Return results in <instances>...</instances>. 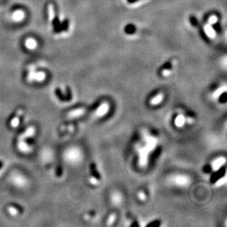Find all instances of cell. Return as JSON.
<instances>
[{"label": "cell", "mask_w": 227, "mask_h": 227, "mask_svg": "<svg viewBox=\"0 0 227 227\" xmlns=\"http://www.w3.org/2000/svg\"><path fill=\"white\" fill-rule=\"evenodd\" d=\"M169 183L176 187L185 188L191 185V177L186 174H174L169 177Z\"/></svg>", "instance_id": "cell-1"}, {"label": "cell", "mask_w": 227, "mask_h": 227, "mask_svg": "<svg viewBox=\"0 0 227 227\" xmlns=\"http://www.w3.org/2000/svg\"><path fill=\"white\" fill-rule=\"evenodd\" d=\"M66 158L71 163L77 164L82 161L83 158V154L80 149L73 147L67 151L66 153Z\"/></svg>", "instance_id": "cell-2"}, {"label": "cell", "mask_w": 227, "mask_h": 227, "mask_svg": "<svg viewBox=\"0 0 227 227\" xmlns=\"http://www.w3.org/2000/svg\"><path fill=\"white\" fill-rule=\"evenodd\" d=\"M48 12H49V19H50L51 26H52L53 27V31L56 32V33H59V32L62 31L63 30H62V27L60 25L57 18L56 17L55 9H54L52 4H49V5Z\"/></svg>", "instance_id": "cell-3"}, {"label": "cell", "mask_w": 227, "mask_h": 227, "mask_svg": "<svg viewBox=\"0 0 227 227\" xmlns=\"http://www.w3.org/2000/svg\"><path fill=\"white\" fill-rule=\"evenodd\" d=\"M110 110V105L107 102L101 103L95 112V116L97 118H102L107 115Z\"/></svg>", "instance_id": "cell-4"}, {"label": "cell", "mask_w": 227, "mask_h": 227, "mask_svg": "<svg viewBox=\"0 0 227 227\" xmlns=\"http://www.w3.org/2000/svg\"><path fill=\"white\" fill-rule=\"evenodd\" d=\"M123 200H124V198H123L122 194L118 191H114L111 195H110V202L114 206L118 207L120 206L121 204H122Z\"/></svg>", "instance_id": "cell-5"}, {"label": "cell", "mask_w": 227, "mask_h": 227, "mask_svg": "<svg viewBox=\"0 0 227 227\" xmlns=\"http://www.w3.org/2000/svg\"><path fill=\"white\" fill-rule=\"evenodd\" d=\"M225 163H226V158L225 157H218V158L214 159L213 163H212V168L214 170H218L225 165Z\"/></svg>", "instance_id": "cell-6"}, {"label": "cell", "mask_w": 227, "mask_h": 227, "mask_svg": "<svg viewBox=\"0 0 227 227\" xmlns=\"http://www.w3.org/2000/svg\"><path fill=\"white\" fill-rule=\"evenodd\" d=\"M164 99V95L163 94H158L156 96L152 97L150 100V105L152 106L159 105Z\"/></svg>", "instance_id": "cell-7"}, {"label": "cell", "mask_w": 227, "mask_h": 227, "mask_svg": "<svg viewBox=\"0 0 227 227\" xmlns=\"http://www.w3.org/2000/svg\"><path fill=\"white\" fill-rule=\"evenodd\" d=\"M186 123V118L181 114H179L176 116V118H175V126L178 127V128H181V127H184V125Z\"/></svg>", "instance_id": "cell-8"}, {"label": "cell", "mask_w": 227, "mask_h": 227, "mask_svg": "<svg viewBox=\"0 0 227 227\" xmlns=\"http://www.w3.org/2000/svg\"><path fill=\"white\" fill-rule=\"evenodd\" d=\"M85 112V110L84 109H77L71 112L70 113V116L71 117L73 118H77V117H79L81 116Z\"/></svg>", "instance_id": "cell-9"}, {"label": "cell", "mask_w": 227, "mask_h": 227, "mask_svg": "<svg viewBox=\"0 0 227 227\" xmlns=\"http://www.w3.org/2000/svg\"><path fill=\"white\" fill-rule=\"evenodd\" d=\"M25 44H26V46H27V48L32 49L35 48L37 43L35 41L34 39H32V38H29V39H27V41H26Z\"/></svg>", "instance_id": "cell-10"}, {"label": "cell", "mask_w": 227, "mask_h": 227, "mask_svg": "<svg viewBox=\"0 0 227 227\" xmlns=\"http://www.w3.org/2000/svg\"><path fill=\"white\" fill-rule=\"evenodd\" d=\"M225 91H226V87H221L220 88H219V89H218L217 90H216V91L213 93V98L214 99H218L223 94H224Z\"/></svg>", "instance_id": "cell-11"}, {"label": "cell", "mask_w": 227, "mask_h": 227, "mask_svg": "<svg viewBox=\"0 0 227 227\" xmlns=\"http://www.w3.org/2000/svg\"><path fill=\"white\" fill-rule=\"evenodd\" d=\"M24 17V13L22 11H20V10L16 11L14 14V18L15 20H16V21L21 20V19H23Z\"/></svg>", "instance_id": "cell-12"}, {"label": "cell", "mask_w": 227, "mask_h": 227, "mask_svg": "<svg viewBox=\"0 0 227 227\" xmlns=\"http://www.w3.org/2000/svg\"><path fill=\"white\" fill-rule=\"evenodd\" d=\"M116 215H115V214H111L109 216V218H108L107 219V225L108 226H110V225H112V224H113L114 222H115L116 220Z\"/></svg>", "instance_id": "cell-13"}, {"label": "cell", "mask_w": 227, "mask_h": 227, "mask_svg": "<svg viewBox=\"0 0 227 227\" xmlns=\"http://www.w3.org/2000/svg\"><path fill=\"white\" fill-rule=\"evenodd\" d=\"M138 199L142 201V202H143V201H145L146 199V193H145L144 192H143V191H140L138 194Z\"/></svg>", "instance_id": "cell-14"}, {"label": "cell", "mask_w": 227, "mask_h": 227, "mask_svg": "<svg viewBox=\"0 0 227 227\" xmlns=\"http://www.w3.org/2000/svg\"><path fill=\"white\" fill-rule=\"evenodd\" d=\"M226 177H224V178L220 179V180L218 181V182H217V185H218V186H220V185L222 186L223 185H224V184H226Z\"/></svg>", "instance_id": "cell-15"}, {"label": "cell", "mask_w": 227, "mask_h": 227, "mask_svg": "<svg viewBox=\"0 0 227 227\" xmlns=\"http://www.w3.org/2000/svg\"><path fill=\"white\" fill-rule=\"evenodd\" d=\"M90 182H91L93 185H96L97 182H98V181L96 180V179L94 178V177H91V178H90Z\"/></svg>", "instance_id": "cell-16"}, {"label": "cell", "mask_w": 227, "mask_h": 227, "mask_svg": "<svg viewBox=\"0 0 227 227\" xmlns=\"http://www.w3.org/2000/svg\"><path fill=\"white\" fill-rule=\"evenodd\" d=\"M3 163H2V162H0V168L3 167Z\"/></svg>", "instance_id": "cell-17"}]
</instances>
